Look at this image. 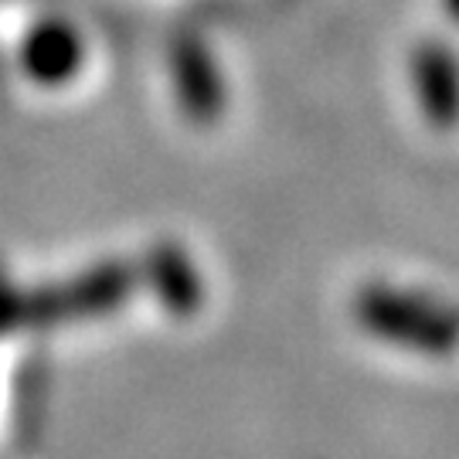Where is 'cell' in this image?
<instances>
[{"instance_id":"obj_5","label":"cell","mask_w":459,"mask_h":459,"mask_svg":"<svg viewBox=\"0 0 459 459\" xmlns=\"http://www.w3.org/2000/svg\"><path fill=\"white\" fill-rule=\"evenodd\" d=\"M443 7H446V14H449L459 24V0H443Z\"/></svg>"},{"instance_id":"obj_4","label":"cell","mask_w":459,"mask_h":459,"mask_svg":"<svg viewBox=\"0 0 459 459\" xmlns=\"http://www.w3.org/2000/svg\"><path fill=\"white\" fill-rule=\"evenodd\" d=\"M411 89L432 126L449 130L459 123V58L446 41L426 38L409 58Z\"/></svg>"},{"instance_id":"obj_3","label":"cell","mask_w":459,"mask_h":459,"mask_svg":"<svg viewBox=\"0 0 459 459\" xmlns=\"http://www.w3.org/2000/svg\"><path fill=\"white\" fill-rule=\"evenodd\" d=\"M170 75L184 116L191 123H214L225 109V82L208 45L197 34H178L170 45Z\"/></svg>"},{"instance_id":"obj_1","label":"cell","mask_w":459,"mask_h":459,"mask_svg":"<svg viewBox=\"0 0 459 459\" xmlns=\"http://www.w3.org/2000/svg\"><path fill=\"white\" fill-rule=\"evenodd\" d=\"M354 320L377 341L429 358H449L459 347V307L422 290L368 282L354 296Z\"/></svg>"},{"instance_id":"obj_2","label":"cell","mask_w":459,"mask_h":459,"mask_svg":"<svg viewBox=\"0 0 459 459\" xmlns=\"http://www.w3.org/2000/svg\"><path fill=\"white\" fill-rule=\"evenodd\" d=\"M17 65L28 82L41 85V89L68 85L85 65L82 34L62 17H41L21 38Z\"/></svg>"}]
</instances>
